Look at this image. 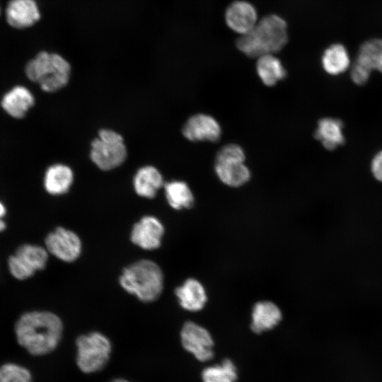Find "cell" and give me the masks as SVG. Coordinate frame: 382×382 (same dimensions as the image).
<instances>
[{
	"label": "cell",
	"instance_id": "10",
	"mask_svg": "<svg viewBox=\"0 0 382 382\" xmlns=\"http://www.w3.org/2000/svg\"><path fill=\"white\" fill-rule=\"evenodd\" d=\"M183 348L192 353L200 361H206L214 357V341L209 331L199 325L186 322L180 332Z\"/></svg>",
	"mask_w": 382,
	"mask_h": 382
},
{
	"label": "cell",
	"instance_id": "13",
	"mask_svg": "<svg viewBox=\"0 0 382 382\" xmlns=\"http://www.w3.org/2000/svg\"><path fill=\"white\" fill-rule=\"evenodd\" d=\"M182 132L187 139L192 141L214 142L219 139L221 129L219 122L213 117L199 113L187 120Z\"/></svg>",
	"mask_w": 382,
	"mask_h": 382
},
{
	"label": "cell",
	"instance_id": "22",
	"mask_svg": "<svg viewBox=\"0 0 382 382\" xmlns=\"http://www.w3.org/2000/svg\"><path fill=\"white\" fill-rule=\"evenodd\" d=\"M163 187L167 202L172 208L189 209L194 204L193 194L186 183L173 180L165 183Z\"/></svg>",
	"mask_w": 382,
	"mask_h": 382
},
{
	"label": "cell",
	"instance_id": "3",
	"mask_svg": "<svg viewBox=\"0 0 382 382\" xmlns=\"http://www.w3.org/2000/svg\"><path fill=\"white\" fill-rule=\"evenodd\" d=\"M119 283L127 292L143 302L149 303L161 295L163 274L155 262L141 260L123 269Z\"/></svg>",
	"mask_w": 382,
	"mask_h": 382
},
{
	"label": "cell",
	"instance_id": "1",
	"mask_svg": "<svg viewBox=\"0 0 382 382\" xmlns=\"http://www.w3.org/2000/svg\"><path fill=\"white\" fill-rule=\"evenodd\" d=\"M63 330L60 318L47 311H31L16 321L14 332L19 345L30 354L44 355L58 345Z\"/></svg>",
	"mask_w": 382,
	"mask_h": 382
},
{
	"label": "cell",
	"instance_id": "17",
	"mask_svg": "<svg viewBox=\"0 0 382 382\" xmlns=\"http://www.w3.org/2000/svg\"><path fill=\"white\" fill-rule=\"evenodd\" d=\"M74 181V173L70 167L62 163L50 166L46 170L43 185L47 193L61 195L66 193Z\"/></svg>",
	"mask_w": 382,
	"mask_h": 382
},
{
	"label": "cell",
	"instance_id": "31",
	"mask_svg": "<svg viewBox=\"0 0 382 382\" xmlns=\"http://www.w3.org/2000/svg\"><path fill=\"white\" fill-rule=\"evenodd\" d=\"M1 6H0V16H1Z\"/></svg>",
	"mask_w": 382,
	"mask_h": 382
},
{
	"label": "cell",
	"instance_id": "26",
	"mask_svg": "<svg viewBox=\"0 0 382 382\" xmlns=\"http://www.w3.org/2000/svg\"><path fill=\"white\" fill-rule=\"evenodd\" d=\"M32 376L28 369L13 363H6L0 366V382H31Z\"/></svg>",
	"mask_w": 382,
	"mask_h": 382
},
{
	"label": "cell",
	"instance_id": "5",
	"mask_svg": "<svg viewBox=\"0 0 382 382\" xmlns=\"http://www.w3.org/2000/svg\"><path fill=\"white\" fill-rule=\"evenodd\" d=\"M127 156L122 136L117 132L102 129L91 144L90 158L100 170L107 171L121 166Z\"/></svg>",
	"mask_w": 382,
	"mask_h": 382
},
{
	"label": "cell",
	"instance_id": "28",
	"mask_svg": "<svg viewBox=\"0 0 382 382\" xmlns=\"http://www.w3.org/2000/svg\"><path fill=\"white\" fill-rule=\"evenodd\" d=\"M371 171L376 180L382 182V150L373 157L371 162Z\"/></svg>",
	"mask_w": 382,
	"mask_h": 382
},
{
	"label": "cell",
	"instance_id": "14",
	"mask_svg": "<svg viewBox=\"0 0 382 382\" xmlns=\"http://www.w3.org/2000/svg\"><path fill=\"white\" fill-rule=\"evenodd\" d=\"M225 19L228 26L241 35L255 25L257 15L252 4L245 1H236L227 8Z\"/></svg>",
	"mask_w": 382,
	"mask_h": 382
},
{
	"label": "cell",
	"instance_id": "19",
	"mask_svg": "<svg viewBox=\"0 0 382 382\" xmlns=\"http://www.w3.org/2000/svg\"><path fill=\"white\" fill-rule=\"evenodd\" d=\"M282 318L281 310L273 302H257L253 308L251 330L257 334L271 330L279 324Z\"/></svg>",
	"mask_w": 382,
	"mask_h": 382
},
{
	"label": "cell",
	"instance_id": "29",
	"mask_svg": "<svg viewBox=\"0 0 382 382\" xmlns=\"http://www.w3.org/2000/svg\"><path fill=\"white\" fill-rule=\"evenodd\" d=\"M6 214V208L4 204L0 201V233L5 231L6 224L4 221V217Z\"/></svg>",
	"mask_w": 382,
	"mask_h": 382
},
{
	"label": "cell",
	"instance_id": "15",
	"mask_svg": "<svg viewBox=\"0 0 382 382\" xmlns=\"http://www.w3.org/2000/svg\"><path fill=\"white\" fill-rule=\"evenodd\" d=\"M35 103L30 91L23 86H16L2 97L1 105L4 111L14 118L23 117Z\"/></svg>",
	"mask_w": 382,
	"mask_h": 382
},
{
	"label": "cell",
	"instance_id": "9",
	"mask_svg": "<svg viewBox=\"0 0 382 382\" xmlns=\"http://www.w3.org/2000/svg\"><path fill=\"white\" fill-rule=\"evenodd\" d=\"M45 244L49 253L66 262L75 261L81 253L82 245L79 236L61 226L47 234Z\"/></svg>",
	"mask_w": 382,
	"mask_h": 382
},
{
	"label": "cell",
	"instance_id": "24",
	"mask_svg": "<svg viewBox=\"0 0 382 382\" xmlns=\"http://www.w3.org/2000/svg\"><path fill=\"white\" fill-rule=\"evenodd\" d=\"M354 62L371 73L374 70L382 73V39H372L363 43Z\"/></svg>",
	"mask_w": 382,
	"mask_h": 382
},
{
	"label": "cell",
	"instance_id": "4",
	"mask_svg": "<svg viewBox=\"0 0 382 382\" xmlns=\"http://www.w3.org/2000/svg\"><path fill=\"white\" fill-rule=\"evenodd\" d=\"M25 74L29 80L37 83L42 91L54 93L68 83L71 66L59 54L40 51L26 63Z\"/></svg>",
	"mask_w": 382,
	"mask_h": 382
},
{
	"label": "cell",
	"instance_id": "7",
	"mask_svg": "<svg viewBox=\"0 0 382 382\" xmlns=\"http://www.w3.org/2000/svg\"><path fill=\"white\" fill-rule=\"evenodd\" d=\"M245 156L241 146L230 144L217 153L214 169L219 179L230 187H240L250 178V172L245 165Z\"/></svg>",
	"mask_w": 382,
	"mask_h": 382
},
{
	"label": "cell",
	"instance_id": "18",
	"mask_svg": "<svg viewBox=\"0 0 382 382\" xmlns=\"http://www.w3.org/2000/svg\"><path fill=\"white\" fill-rule=\"evenodd\" d=\"M164 185L161 173L154 166H145L140 168L133 178L135 192L140 197L152 199Z\"/></svg>",
	"mask_w": 382,
	"mask_h": 382
},
{
	"label": "cell",
	"instance_id": "6",
	"mask_svg": "<svg viewBox=\"0 0 382 382\" xmlns=\"http://www.w3.org/2000/svg\"><path fill=\"white\" fill-rule=\"evenodd\" d=\"M76 363L84 373H93L102 369L107 364L111 352L109 339L99 332H92L79 336L76 341Z\"/></svg>",
	"mask_w": 382,
	"mask_h": 382
},
{
	"label": "cell",
	"instance_id": "25",
	"mask_svg": "<svg viewBox=\"0 0 382 382\" xmlns=\"http://www.w3.org/2000/svg\"><path fill=\"white\" fill-rule=\"evenodd\" d=\"M237 378L236 367L228 359L219 365L208 366L202 372L203 382H235Z\"/></svg>",
	"mask_w": 382,
	"mask_h": 382
},
{
	"label": "cell",
	"instance_id": "2",
	"mask_svg": "<svg viewBox=\"0 0 382 382\" xmlns=\"http://www.w3.org/2000/svg\"><path fill=\"white\" fill-rule=\"evenodd\" d=\"M287 40L286 23L279 16L272 14L263 17L250 31L241 35L236 46L245 55L258 58L280 51Z\"/></svg>",
	"mask_w": 382,
	"mask_h": 382
},
{
	"label": "cell",
	"instance_id": "11",
	"mask_svg": "<svg viewBox=\"0 0 382 382\" xmlns=\"http://www.w3.org/2000/svg\"><path fill=\"white\" fill-rule=\"evenodd\" d=\"M4 16L6 23L16 30H25L35 25L41 18L35 0H8Z\"/></svg>",
	"mask_w": 382,
	"mask_h": 382
},
{
	"label": "cell",
	"instance_id": "20",
	"mask_svg": "<svg viewBox=\"0 0 382 382\" xmlns=\"http://www.w3.org/2000/svg\"><path fill=\"white\" fill-rule=\"evenodd\" d=\"M314 137L328 150L335 149L345 142L343 123L336 118L325 117L318 121Z\"/></svg>",
	"mask_w": 382,
	"mask_h": 382
},
{
	"label": "cell",
	"instance_id": "16",
	"mask_svg": "<svg viewBox=\"0 0 382 382\" xmlns=\"http://www.w3.org/2000/svg\"><path fill=\"white\" fill-rule=\"evenodd\" d=\"M175 294L180 306L189 311H200L207 300L202 284L193 278L186 279L182 286L175 289Z\"/></svg>",
	"mask_w": 382,
	"mask_h": 382
},
{
	"label": "cell",
	"instance_id": "30",
	"mask_svg": "<svg viewBox=\"0 0 382 382\" xmlns=\"http://www.w3.org/2000/svg\"><path fill=\"white\" fill-rule=\"evenodd\" d=\"M112 382H129V381L125 379L119 378V379H115L112 381Z\"/></svg>",
	"mask_w": 382,
	"mask_h": 382
},
{
	"label": "cell",
	"instance_id": "12",
	"mask_svg": "<svg viewBox=\"0 0 382 382\" xmlns=\"http://www.w3.org/2000/svg\"><path fill=\"white\" fill-rule=\"evenodd\" d=\"M164 227L156 217L145 216L132 227L130 234L132 242L144 250H154L161 243Z\"/></svg>",
	"mask_w": 382,
	"mask_h": 382
},
{
	"label": "cell",
	"instance_id": "21",
	"mask_svg": "<svg viewBox=\"0 0 382 382\" xmlns=\"http://www.w3.org/2000/svg\"><path fill=\"white\" fill-rule=\"evenodd\" d=\"M323 69L329 74L337 76L344 73L350 65V59L345 47L339 43L327 48L321 59Z\"/></svg>",
	"mask_w": 382,
	"mask_h": 382
},
{
	"label": "cell",
	"instance_id": "23",
	"mask_svg": "<svg viewBox=\"0 0 382 382\" xmlns=\"http://www.w3.org/2000/svg\"><path fill=\"white\" fill-rule=\"evenodd\" d=\"M256 69L260 79L267 86L275 85L286 74L281 61L273 54L258 57Z\"/></svg>",
	"mask_w": 382,
	"mask_h": 382
},
{
	"label": "cell",
	"instance_id": "8",
	"mask_svg": "<svg viewBox=\"0 0 382 382\" xmlns=\"http://www.w3.org/2000/svg\"><path fill=\"white\" fill-rule=\"evenodd\" d=\"M48 253L47 249L40 245L22 244L8 257V271L18 280L27 279L46 267Z\"/></svg>",
	"mask_w": 382,
	"mask_h": 382
},
{
	"label": "cell",
	"instance_id": "27",
	"mask_svg": "<svg viewBox=\"0 0 382 382\" xmlns=\"http://www.w3.org/2000/svg\"><path fill=\"white\" fill-rule=\"evenodd\" d=\"M371 72L359 64L354 62L351 71L350 77L352 81L357 85H364L369 80Z\"/></svg>",
	"mask_w": 382,
	"mask_h": 382
}]
</instances>
